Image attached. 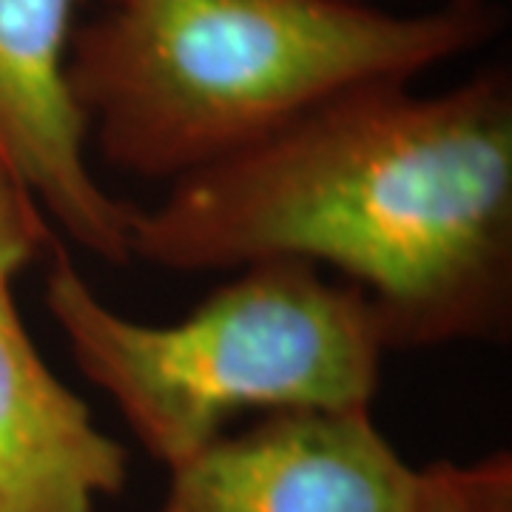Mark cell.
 <instances>
[{
	"instance_id": "6da1fadb",
	"label": "cell",
	"mask_w": 512,
	"mask_h": 512,
	"mask_svg": "<svg viewBox=\"0 0 512 512\" xmlns=\"http://www.w3.org/2000/svg\"><path fill=\"white\" fill-rule=\"evenodd\" d=\"M128 254L200 274L330 265L370 299L387 348L498 339L512 313V89L370 83L128 211Z\"/></svg>"
},
{
	"instance_id": "7a4b0ae2",
	"label": "cell",
	"mask_w": 512,
	"mask_h": 512,
	"mask_svg": "<svg viewBox=\"0 0 512 512\" xmlns=\"http://www.w3.org/2000/svg\"><path fill=\"white\" fill-rule=\"evenodd\" d=\"M481 3L390 15L362 0H111L72 35L69 86L106 160L180 180L370 83L478 46Z\"/></svg>"
},
{
	"instance_id": "3957f363",
	"label": "cell",
	"mask_w": 512,
	"mask_h": 512,
	"mask_svg": "<svg viewBox=\"0 0 512 512\" xmlns=\"http://www.w3.org/2000/svg\"><path fill=\"white\" fill-rule=\"evenodd\" d=\"M46 308L83 376L168 467L251 407H370L387 350L365 293L293 259L251 265L177 325H143L111 311L52 251Z\"/></svg>"
},
{
	"instance_id": "277c9868",
	"label": "cell",
	"mask_w": 512,
	"mask_h": 512,
	"mask_svg": "<svg viewBox=\"0 0 512 512\" xmlns=\"http://www.w3.org/2000/svg\"><path fill=\"white\" fill-rule=\"evenodd\" d=\"M421 470L370 407L282 410L171 467L160 512H419Z\"/></svg>"
},
{
	"instance_id": "5b68a950",
	"label": "cell",
	"mask_w": 512,
	"mask_h": 512,
	"mask_svg": "<svg viewBox=\"0 0 512 512\" xmlns=\"http://www.w3.org/2000/svg\"><path fill=\"white\" fill-rule=\"evenodd\" d=\"M83 0H0V148L26 188L109 262H128L131 205L109 197L86 165V114L69 86L72 20Z\"/></svg>"
},
{
	"instance_id": "8992f818",
	"label": "cell",
	"mask_w": 512,
	"mask_h": 512,
	"mask_svg": "<svg viewBox=\"0 0 512 512\" xmlns=\"http://www.w3.org/2000/svg\"><path fill=\"white\" fill-rule=\"evenodd\" d=\"M0 276V512H94L126 484V450L40 359Z\"/></svg>"
},
{
	"instance_id": "52a82bcc",
	"label": "cell",
	"mask_w": 512,
	"mask_h": 512,
	"mask_svg": "<svg viewBox=\"0 0 512 512\" xmlns=\"http://www.w3.org/2000/svg\"><path fill=\"white\" fill-rule=\"evenodd\" d=\"M419 512H512V458L507 453L476 461H439L421 470Z\"/></svg>"
},
{
	"instance_id": "ba28073f",
	"label": "cell",
	"mask_w": 512,
	"mask_h": 512,
	"mask_svg": "<svg viewBox=\"0 0 512 512\" xmlns=\"http://www.w3.org/2000/svg\"><path fill=\"white\" fill-rule=\"evenodd\" d=\"M52 242L37 200L0 148V276L18 274Z\"/></svg>"
},
{
	"instance_id": "9c48e42d",
	"label": "cell",
	"mask_w": 512,
	"mask_h": 512,
	"mask_svg": "<svg viewBox=\"0 0 512 512\" xmlns=\"http://www.w3.org/2000/svg\"><path fill=\"white\" fill-rule=\"evenodd\" d=\"M456 3H484V0H456Z\"/></svg>"
}]
</instances>
